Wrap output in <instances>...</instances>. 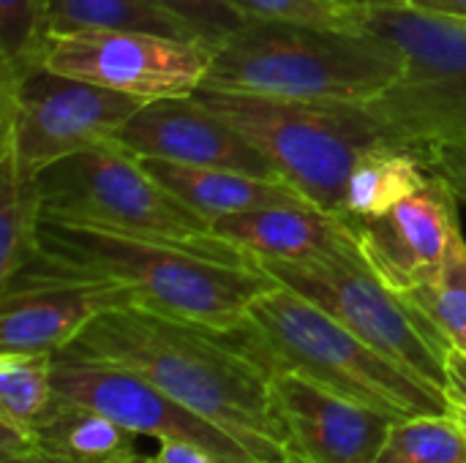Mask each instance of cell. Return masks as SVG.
Returning a JSON list of instances; mask_svg holds the SVG:
<instances>
[{"label": "cell", "mask_w": 466, "mask_h": 463, "mask_svg": "<svg viewBox=\"0 0 466 463\" xmlns=\"http://www.w3.org/2000/svg\"><path fill=\"white\" fill-rule=\"evenodd\" d=\"M16 276L109 281L128 289L137 306L210 330L235 327L248 306L276 287L259 265H229L172 240L49 216L41 221V254Z\"/></svg>", "instance_id": "2"}, {"label": "cell", "mask_w": 466, "mask_h": 463, "mask_svg": "<svg viewBox=\"0 0 466 463\" xmlns=\"http://www.w3.org/2000/svg\"><path fill=\"white\" fill-rule=\"evenodd\" d=\"M0 463H66L55 456H46L41 450H27V453H16V456H0Z\"/></svg>", "instance_id": "32"}, {"label": "cell", "mask_w": 466, "mask_h": 463, "mask_svg": "<svg viewBox=\"0 0 466 463\" xmlns=\"http://www.w3.org/2000/svg\"><path fill=\"white\" fill-rule=\"evenodd\" d=\"M213 232L257 259H325L360 254L352 224L317 205H284L213 221Z\"/></svg>", "instance_id": "16"}, {"label": "cell", "mask_w": 466, "mask_h": 463, "mask_svg": "<svg viewBox=\"0 0 466 463\" xmlns=\"http://www.w3.org/2000/svg\"><path fill=\"white\" fill-rule=\"evenodd\" d=\"M164 11H169L180 25H186L202 44L218 49L227 38H232L240 27L248 25L227 0H156Z\"/></svg>", "instance_id": "27"}, {"label": "cell", "mask_w": 466, "mask_h": 463, "mask_svg": "<svg viewBox=\"0 0 466 463\" xmlns=\"http://www.w3.org/2000/svg\"><path fill=\"white\" fill-rule=\"evenodd\" d=\"M46 33V0H0V76L38 65Z\"/></svg>", "instance_id": "26"}, {"label": "cell", "mask_w": 466, "mask_h": 463, "mask_svg": "<svg viewBox=\"0 0 466 463\" xmlns=\"http://www.w3.org/2000/svg\"><path fill=\"white\" fill-rule=\"evenodd\" d=\"M117 463H147V458H139V456H134V458H128V461H117Z\"/></svg>", "instance_id": "35"}, {"label": "cell", "mask_w": 466, "mask_h": 463, "mask_svg": "<svg viewBox=\"0 0 466 463\" xmlns=\"http://www.w3.org/2000/svg\"><path fill=\"white\" fill-rule=\"evenodd\" d=\"M49 352H0V456L33 450V426L55 398Z\"/></svg>", "instance_id": "20"}, {"label": "cell", "mask_w": 466, "mask_h": 463, "mask_svg": "<svg viewBox=\"0 0 466 463\" xmlns=\"http://www.w3.org/2000/svg\"><path fill=\"white\" fill-rule=\"evenodd\" d=\"M216 333L268 377L298 374L393 420L451 412L440 388L281 284L259 295L235 327Z\"/></svg>", "instance_id": "3"}, {"label": "cell", "mask_w": 466, "mask_h": 463, "mask_svg": "<svg viewBox=\"0 0 466 463\" xmlns=\"http://www.w3.org/2000/svg\"><path fill=\"white\" fill-rule=\"evenodd\" d=\"M281 287L298 292L339 325L399 360L445 393L448 341L437 327L393 287H388L363 254L287 262L257 259Z\"/></svg>", "instance_id": "8"}, {"label": "cell", "mask_w": 466, "mask_h": 463, "mask_svg": "<svg viewBox=\"0 0 466 463\" xmlns=\"http://www.w3.org/2000/svg\"><path fill=\"white\" fill-rule=\"evenodd\" d=\"M366 33L399 49L401 76L369 104L385 142L429 158L466 142V19L412 5L369 8Z\"/></svg>", "instance_id": "7"}, {"label": "cell", "mask_w": 466, "mask_h": 463, "mask_svg": "<svg viewBox=\"0 0 466 463\" xmlns=\"http://www.w3.org/2000/svg\"><path fill=\"white\" fill-rule=\"evenodd\" d=\"M66 352L109 360L145 377L229 434L254 461L289 463L273 415L270 377L210 327L131 303L96 317Z\"/></svg>", "instance_id": "1"}, {"label": "cell", "mask_w": 466, "mask_h": 463, "mask_svg": "<svg viewBox=\"0 0 466 463\" xmlns=\"http://www.w3.org/2000/svg\"><path fill=\"white\" fill-rule=\"evenodd\" d=\"M134 437L98 409L55 393L33 426V450L66 463H117L137 456Z\"/></svg>", "instance_id": "18"}, {"label": "cell", "mask_w": 466, "mask_h": 463, "mask_svg": "<svg viewBox=\"0 0 466 463\" xmlns=\"http://www.w3.org/2000/svg\"><path fill=\"white\" fill-rule=\"evenodd\" d=\"M431 175L429 161L410 147L380 142L352 166L344 188V218H371L393 210Z\"/></svg>", "instance_id": "19"}, {"label": "cell", "mask_w": 466, "mask_h": 463, "mask_svg": "<svg viewBox=\"0 0 466 463\" xmlns=\"http://www.w3.org/2000/svg\"><path fill=\"white\" fill-rule=\"evenodd\" d=\"M52 385L55 393L98 409L137 437H150L158 442L183 439L218 453L229 463H259L229 434L210 426L161 388L117 363L60 349L52 363Z\"/></svg>", "instance_id": "11"}, {"label": "cell", "mask_w": 466, "mask_h": 463, "mask_svg": "<svg viewBox=\"0 0 466 463\" xmlns=\"http://www.w3.org/2000/svg\"><path fill=\"white\" fill-rule=\"evenodd\" d=\"M451 186L456 188V194H459L461 205H466V177H459V180H451Z\"/></svg>", "instance_id": "34"}, {"label": "cell", "mask_w": 466, "mask_h": 463, "mask_svg": "<svg viewBox=\"0 0 466 463\" xmlns=\"http://www.w3.org/2000/svg\"><path fill=\"white\" fill-rule=\"evenodd\" d=\"M401 68L399 49L371 33L248 22L213 52L202 87L369 106L401 76Z\"/></svg>", "instance_id": "4"}, {"label": "cell", "mask_w": 466, "mask_h": 463, "mask_svg": "<svg viewBox=\"0 0 466 463\" xmlns=\"http://www.w3.org/2000/svg\"><path fill=\"white\" fill-rule=\"evenodd\" d=\"M426 161H429V166H431L434 172L445 175L448 180L466 177V142L442 145V147H437Z\"/></svg>", "instance_id": "30"}, {"label": "cell", "mask_w": 466, "mask_h": 463, "mask_svg": "<svg viewBox=\"0 0 466 463\" xmlns=\"http://www.w3.org/2000/svg\"><path fill=\"white\" fill-rule=\"evenodd\" d=\"M197 98L251 139L311 205L344 216L355 161L385 134L369 106L319 104L199 87Z\"/></svg>", "instance_id": "6"}, {"label": "cell", "mask_w": 466, "mask_h": 463, "mask_svg": "<svg viewBox=\"0 0 466 463\" xmlns=\"http://www.w3.org/2000/svg\"><path fill=\"white\" fill-rule=\"evenodd\" d=\"M366 8H396V5H407L410 0H358Z\"/></svg>", "instance_id": "33"}, {"label": "cell", "mask_w": 466, "mask_h": 463, "mask_svg": "<svg viewBox=\"0 0 466 463\" xmlns=\"http://www.w3.org/2000/svg\"><path fill=\"white\" fill-rule=\"evenodd\" d=\"M139 158V156H137ZM142 166L169 188L183 205L199 216L216 221L235 213H248L259 207H284V205H311L295 186L287 180H268L235 169H210L188 166L164 158H139Z\"/></svg>", "instance_id": "17"}, {"label": "cell", "mask_w": 466, "mask_h": 463, "mask_svg": "<svg viewBox=\"0 0 466 463\" xmlns=\"http://www.w3.org/2000/svg\"><path fill=\"white\" fill-rule=\"evenodd\" d=\"M270 401L289 463H374L396 423L298 374H273Z\"/></svg>", "instance_id": "14"}, {"label": "cell", "mask_w": 466, "mask_h": 463, "mask_svg": "<svg viewBox=\"0 0 466 463\" xmlns=\"http://www.w3.org/2000/svg\"><path fill=\"white\" fill-rule=\"evenodd\" d=\"M147 463H229L227 458H221L218 453L194 445V442H183V439H169L161 442L158 453L153 458H147Z\"/></svg>", "instance_id": "29"}, {"label": "cell", "mask_w": 466, "mask_h": 463, "mask_svg": "<svg viewBox=\"0 0 466 463\" xmlns=\"http://www.w3.org/2000/svg\"><path fill=\"white\" fill-rule=\"evenodd\" d=\"M407 5L440 14V16H453V19H466V0H410Z\"/></svg>", "instance_id": "31"}, {"label": "cell", "mask_w": 466, "mask_h": 463, "mask_svg": "<svg viewBox=\"0 0 466 463\" xmlns=\"http://www.w3.org/2000/svg\"><path fill=\"white\" fill-rule=\"evenodd\" d=\"M374 463H466V428L451 412L396 420Z\"/></svg>", "instance_id": "23"}, {"label": "cell", "mask_w": 466, "mask_h": 463, "mask_svg": "<svg viewBox=\"0 0 466 463\" xmlns=\"http://www.w3.org/2000/svg\"><path fill=\"white\" fill-rule=\"evenodd\" d=\"M459 194L451 180L431 169L429 180L393 210L371 218H347L363 259L374 273L407 295L431 281L464 240Z\"/></svg>", "instance_id": "12"}, {"label": "cell", "mask_w": 466, "mask_h": 463, "mask_svg": "<svg viewBox=\"0 0 466 463\" xmlns=\"http://www.w3.org/2000/svg\"><path fill=\"white\" fill-rule=\"evenodd\" d=\"M147 101L30 65L0 76V156L35 177L55 161L112 142Z\"/></svg>", "instance_id": "9"}, {"label": "cell", "mask_w": 466, "mask_h": 463, "mask_svg": "<svg viewBox=\"0 0 466 463\" xmlns=\"http://www.w3.org/2000/svg\"><path fill=\"white\" fill-rule=\"evenodd\" d=\"M213 46L145 30H52L38 65L142 101L191 96L205 85Z\"/></svg>", "instance_id": "10"}, {"label": "cell", "mask_w": 466, "mask_h": 463, "mask_svg": "<svg viewBox=\"0 0 466 463\" xmlns=\"http://www.w3.org/2000/svg\"><path fill=\"white\" fill-rule=\"evenodd\" d=\"M248 22H298L328 30L366 33L369 8L358 0H227Z\"/></svg>", "instance_id": "25"}, {"label": "cell", "mask_w": 466, "mask_h": 463, "mask_svg": "<svg viewBox=\"0 0 466 463\" xmlns=\"http://www.w3.org/2000/svg\"><path fill=\"white\" fill-rule=\"evenodd\" d=\"M448 341L466 352V240L451 254L445 267L426 284L404 295Z\"/></svg>", "instance_id": "24"}, {"label": "cell", "mask_w": 466, "mask_h": 463, "mask_svg": "<svg viewBox=\"0 0 466 463\" xmlns=\"http://www.w3.org/2000/svg\"><path fill=\"white\" fill-rule=\"evenodd\" d=\"M46 25L52 30H145L183 41H199L156 0H46Z\"/></svg>", "instance_id": "22"}, {"label": "cell", "mask_w": 466, "mask_h": 463, "mask_svg": "<svg viewBox=\"0 0 466 463\" xmlns=\"http://www.w3.org/2000/svg\"><path fill=\"white\" fill-rule=\"evenodd\" d=\"M137 303L109 281L16 276L0 284V352H60L96 317Z\"/></svg>", "instance_id": "15"}, {"label": "cell", "mask_w": 466, "mask_h": 463, "mask_svg": "<svg viewBox=\"0 0 466 463\" xmlns=\"http://www.w3.org/2000/svg\"><path fill=\"white\" fill-rule=\"evenodd\" d=\"M445 398L451 415L466 428V352L448 349L445 355Z\"/></svg>", "instance_id": "28"}, {"label": "cell", "mask_w": 466, "mask_h": 463, "mask_svg": "<svg viewBox=\"0 0 466 463\" xmlns=\"http://www.w3.org/2000/svg\"><path fill=\"white\" fill-rule=\"evenodd\" d=\"M35 183L49 218L172 240L229 265H257L243 248L218 237L210 218L183 205L137 156L115 142L55 161L35 175Z\"/></svg>", "instance_id": "5"}, {"label": "cell", "mask_w": 466, "mask_h": 463, "mask_svg": "<svg viewBox=\"0 0 466 463\" xmlns=\"http://www.w3.org/2000/svg\"><path fill=\"white\" fill-rule=\"evenodd\" d=\"M112 142L139 158H164L188 166L235 169L284 180L273 161L221 115L208 109L197 93L147 101L120 126Z\"/></svg>", "instance_id": "13"}, {"label": "cell", "mask_w": 466, "mask_h": 463, "mask_svg": "<svg viewBox=\"0 0 466 463\" xmlns=\"http://www.w3.org/2000/svg\"><path fill=\"white\" fill-rule=\"evenodd\" d=\"M44 199L35 177L19 175L0 156V284L11 281L41 254Z\"/></svg>", "instance_id": "21"}]
</instances>
